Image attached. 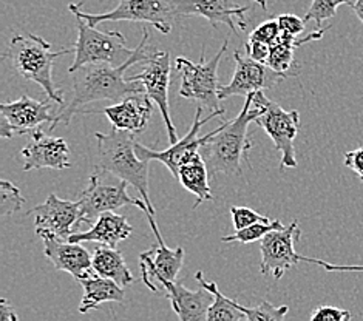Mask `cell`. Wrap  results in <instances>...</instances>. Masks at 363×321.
<instances>
[{
    "instance_id": "cell-7",
    "label": "cell",
    "mask_w": 363,
    "mask_h": 321,
    "mask_svg": "<svg viewBox=\"0 0 363 321\" xmlns=\"http://www.w3.org/2000/svg\"><path fill=\"white\" fill-rule=\"evenodd\" d=\"M252 106L260 111L255 119V124L260 125L266 135L271 137L275 150L281 153L280 169H296L297 156L294 141L298 135L300 128V113L297 110L286 111L279 103L267 99L263 90L250 93Z\"/></svg>"
},
{
    "instance_id": "cell-20",
    "label": "cell",
    "mask_w": 363,
    "mask_h": 321,
    "mask_svg": "<svg viewBox=\"0 0 363 321\" xmlns=\"http://www.w3.org/2000/svg\"><path fill=\"white\" fill-rule=\"evenodd\" d=\"M115 128L140 135L149 125L153 113V102L145 94H133L102 110Z\"/></svg>"
},
{
    "instance_id": "cell-27",
    "label": "cell",
    "mask_w": 363,
    "mask_h": 321,
    "mask_svg": "<svg viewBox=\"0 0 363 321\" xmlns=\"http://www.w3.org/2000/svg\"><path fill=\"white\" fill-rule=\"evenodd\" d=\"M286 229L280 220H271L269 223H255L249 227L243 230H235L233 235H226L223 237V242H241V244H249V242H255V241H262L267 233H271L274 230H283Z\"/></svg>"
},
{
    "instance_id": "cell-38",
    "label": "cell",
    "mask_w": 363,
    "mask_h": 321,
    "mask_svg": "<svg viewBox=\"0 0 363 321\" xmlns=\"http://www.w3.org/2000/svg\"><path fill=\"white\" fill-rule=\"evenodd\" d=\"M0 321H19L13 306L5 298L0 300Z\"/></svg>"
},
{
    "instance_id": "cell-9",
    "label": "cell",
    "mask_w": 363,
    "mask_h": 321,
    "mask_svg": "<svg viewBox=\"0 0 363 321\" xmlns=\"http://www.w3.org/2000/svg\"><path fill=\"white\" fill-rule=\"evenodd\" d=\"M127 186L128 182L121 179L116 184L104 182L101 170L94 169V171L89 178L87 187L82 190L79 199H77L81 204L84 223L94 224L101 213L113 212L125 205H135L140 210H143L145 216H153L150 213L149 205H147L143 199L132 198L127 193Z\"/></svg>"
},
{
    "instance_id": "cell-11",
    "label": "cell",
    "mask_w": 363,
    "mask_h": 321,
    "mask_svg": "<svg viewBox=\"0 0 363 321\" xmlns=\"http://www.w3.org/2000/svg\"><path fill=\"white\" fill-rule=\"evenodd\" d=\"M172 62L170 55L167 51L157 50L155 56L147 60L144 70L138 74L127 76L128 81L138 82L144 90V94L157 106L161 111L164 124L167 128L170 144H175L179 137L177 135V128L174 120L170 118V107H169V86L172 77Z\"/></svg>"
},
{
    "instance_id": "cell-23",
    "label": "cell",
    "mask_w": 363,
    "mask_h": 321,
    "mask_svg": "<svg viewBox=\"0 0 363 321\" xmlns=\"http://www.w3.org/2000/svg\"><path fill=\"white\" fill-rule=\"evenodd\" d=\"M79 283L84 289V297L79 305L81 314H89L104 303H123L125 298L124 289L116 281L101 276L96 272L85 276Z\"/></svg>"
},
{
    "instance_id": "cell-2",
    "label": "cell",
    "mask_w": 363,
    "mask_h": 321,
    "mask_svg": "<svg viewBox=\"0 0 363 321\" xmlns=\"http://www.w3.org/2000/svg\"><path fill=\"white\" fill-rule=\"evenodd\" d=\"M260 115L250 96L246 98L241 111L229 123L221 124L211 132L209 140L201 147V154L211 175H241L243 164L249 161L250 141L247 140V128L250 123Z\"/></svg>"
},
{
    "instance_id": "cell-39",
    "label": "cell",
    "mask_w": 363,
    "mask_h": 321,
    "mask_svg": "<svg viewBox=\"0 0 363 321\" xmlns=\"http://www.w3.org/2000/svg\"><path fill=\"white\" fill-rule=\"evenodd\" d=\"M352 10H354V13H356V16L359 17V21L363 25V0H356V2H354V5H352Z\"/></svg>"
},
{
    "instance_id": "cell-12",
    "label": "cell",
    "mask_w": 363,
    "mask_h": 321,
    "mask_svg": "<svg viewBox=\"0 0 363 321\" xmlns=\"http://www.w3.org/2000/svg\"><path fill=\"white\" fill-rule=\"evenodd\" d=\"M203 108L204 107L198 106L194 124L189 128V132L184 137H181V140H178L175 144H172L169 149L161 150V152L155 150V149H149V147L136 142L138 156H140V158L144 161H158V162L164 164V166L169 169L172 175L178 178V171H179V167L183 166V162L187 161L194 153L201 152V147L206 144L207 140H209L211 133L200 136V130L203 128V125L215 118L224 116V108H221L218 111H212L207 118H201Z\"/></svg>"
},
{
    "instance_id": "cell-16",
    "label": "cell",
    "mask_w": 363,
    "mask_h": 321,
    "mask_svg": "<svg viewBox=\"0 0 363 321\" xmlns=\"http://www.w3.org/2000/svg\"><path fill=\"white\" fill-rule=\"evenodd\" d=\"M183 247L170 249L164 241H158L157 246L140 255L143 281L152 292H164L169 283L178 281L177 276L183 267Z\"/></svg>"
},
{
    "instance_id": "cell-25",
    "label": "cell",
    "mask_w": 363,
    "mask_h": 321,
    "mask_svg": "<svg viewBox=\"0 0 363 321\" xmlns=\"http://www.w3.org/2000/svg\"><path fill=\"white\" fill-rule=\"evenodd\" d=\"M93 271L101 276L116 281L121 288L130 286L135 278L128 269L124 257L118 249L102 246L93 252Z\"/></svg>"
},
{
    "instance_id": "cell-19",
    "label": "cell",
    "mask_w": 363,
    "mask_h": 321,
    "mask_svg": "<svg viewBox=\"0 0 363 321\" xmlns=\"http://www.w3.org/2000/svg\"><path fill=\"white\" fill-rule=\"evenodd\" d=\"M44 254L57 271L70 274L77 281L93 274V255L81 246V242H72L55 237H42Z\"/></svg>"
},
{
    "instance_id": "cell-24",
    "label": "cell",
    "mask_w": 363,
    "mask_h": 321,
    "mask_svg": "<svg viewBox=\"0 0 363 321\" xmlns=\"http://www.w3.org/2000/svg\"><path fill=\"white\" fill-rule=\"evenodd\" d=\"M209 169L203 158L201 152H196L187 161L183 162L178 171V181L190 193H194L196 201L192 209H196L198 205L204 201H212L213 195L209 186Z\"/></svg>"
},
{
    "instance_id": "cell-10",
    "label": "cell",
    "mask_w": 363,
    "mask_h": 321,
    "mask_svg": "<svg viewBox=\"0 0 363 321\" xmlns=\"http://www.w3.org/2000/svg\"><path fill=\"white\" fill-rule=\"evenodd\" d=\"M55 101H38L23 94L13 102H5L0 106L2 124H0V136L5 140L16 136L31 135L40 128V125L55 123Z\"/></svg>"
},
{
    "instance_id": "cell-4",
    "label": "cell",
    "mask_w": 363,
    "mask_h": 321,
    "mask_svg": "<svg viewBox=\"0 0 363 321\" xmlns=\"http://www.w3.org/2000/svg\"><path fill=\"white\" fill-rule=\"evenodd\" d=\"M72 51L74 48L51 51V43L36 34H19L10 40L5 57L10 60L17 74L25 81L36 82L45 91L48 99L55 101L59 107H64V94L59 91L53 81V65L56 59Z\"/></svg>"
},
{
    "instance_id": "cell-8",
    "label": "cell",
    "mask_w": 363,
    "mask_h": 321,
    "mask_svg": "<svg viewBox=\"0 0 363 321\" xmlns=\"http://www.w3.org/2000/svg\"><path fill=\"white\" fill-rule=\"evenodd\" d=\"M228 47L229 40H224L217 55L209 60H204L203 53L198 64L184 57H178L175 60V68L181 77L179 96L196 101L201 107L209 108L211 111L221 110L218 96L221 86L218 82V65Z\"/></svg>"
},
{
    "instance_id": "cell-3",
    "label": "cell",
    "mask_w": 363,
    "mask_h": 321,
    "mask_svg": "<svg viewBox=\"0 0 363 321\" xmlns=\"http://www.w3.org/2000/svg\"><path fill=\"white\" fill-rule=\"evenodd\" d=\"M98 141V166L101 171H108L121 181L133 186L149 205L155 216V207L149 193V164L136 153V140L133 133L111 128L108 133H94Z\"/></svg>"
},
{
    "instance_id": "cell-37",
    "label": "cell",
    "mask_w": 363,
    "mask_h": 321,
    "mask_svg": "<svg viewBox=\"0 0 363 321\" xmlns=\"http://www.w3.org/2000/svg\"><path fill=\"white\" fill-rule=\"evenodd\" d=\"M303 261L306 263H313L317 266L325 267L328 272H363V266H337V264H330L325 263L322 259H315V258H306L303 257Z\"/></svg>"
},
{
    "instance_id": "cell-31",
    "label": "cell",
    "mask_w": 363,
    "mask_h": 321,
    "mask_svg": "<svg viewBox=\"0 0 363 321\" xmlns=\"http://www.w3.org/2000/svg\"><path fill=\"white\" fill-rule=\"evenodd\" d=\"M230 215H232L233 229L235 230H243L255 223H269L271 221L267 216H263L260 213H257L255 210L249 209V207H243V205H233L230 209Z\"/></svg>"
},
{
    "instance_id": "cell-14",
    "label": "cell",
    "mask_w": 363,
    "mask_h": 321,
    "mask_svg": "<svg viewBox=\"0 0 363 321\" xmlns=\"http://www.w3.org/2000/svg\"><path fill=\"white\" fill-rule=\"evenodd\" d=\"M233 59H235V73H233L232 81L228 85L220 86V101L229 99L232 96L247 98L250 93L272 89V86L279 85L289 77V74L275 72L271 67L257 62L249 56L245 57L240 50L233 51Z\"/></svg>"
},
{
    "instance_id": "cell-22",
    "label": "cell",
    "mask_w": 363,
    "mask_h": 321,
    "mask_svg": "<svg viewBox=\"0 0 363 321\" xmlns=\"http://www.w3.org/2000/svg\"><path fill=\"white\" fill-rule=\"evenodd\" d=\"M133 227L128 224L124 215H118L115 212H104L98 216L87 232H74L68 238L72 242H99L102 246H108L116 249L121 241L127 240L132 235Z\"/></svg>"
},
{
    "instance_id": "cell-13",
    "label": "cell",
    "mask_w": 363,
    "mask_h": 321,
    "mask_svg": "<svg viewBox=\"0 0 363 321\" xmlns=\"http://www.w3.org/2000/svg\"><path fill=\"white\" fill-rule=\"evenodd\" d=\"M27 215H34L36 235L68 240L84 223L79 201H67L51 193L45 203L34 207Z\"/></svg>"
},
{
    "instance_id": "cell-1",
    "label": "cell",
    "mask_w": 363,
    "mask_h": 321,
    "mask_svg": "<svg viewBox=\"0 0 363 321\" xmlns=\"http://www.w3.org/2000/svg\"><path fill=\"white\" fill-rule=\"evenodd\" d=\"M149 38V31L144 28L143 38L135 48L133 57L123 65L115 67L110 64H90L70 73L73 79V96L70 101L65 102L64 107H60L53 125L50 127V132H53L60 124H70L76 113H82L84 108L91 102L123 101L127 96H133V94H144L143 86L138 82L128 81L125 73L135 64L147 62L157 53L155 48L147 47Z\"/></svg>"
},
{
    "instance_id": "cell-26",
    "label": "cell",
    "mask_w": 363,
    "mask_h": 321,
    "mask_svg": "<svg viewBox=\"0 0 363 321\" xmlns=\"http://www.w3.org/2000/svg\"><path fill=\"white\" fill-rule=\"evenodd\" d=\"M195 278L203 288L211 291L213 295V303L209 308V312H207V321H241L246 318L245 312L238 308V303L226 297V295H223L217 283L207 281L203 272H196Z\"/></svg>"
},
{
    "instance_id": "cell-30",
    "label": "cell",
    "mask_w": 363,
    "mask_h": 321,
    "mask_svg": "<svg viewBox=\"0 0 363 321\" xmlns=\"http://www.w3.org/2000/svg\"><path fill=\"white\" fill-rule=\"evenodd\" d=\"M25 204V198L21 190L10 181H0V213L4 216L13 215L22 210Z\"/></svg>"
},
{
    "instance_id": "cell-33",
    "label": "cell",
    "mask_w": 363,
    "mask_h": 321,
    "mask_svg": "<svg viewBox=\"0 0 363 321\" xmlns=\"http://www.w3.org/2000/svg\"><path fill=\"white\" fill-rule=\"evenodd\" d=\"M277 22H279L281 33L289 34V36H294V38H297L298 34L303 33L305 25H306L305 19H300L298 16L289 14V13H284L277 17Z\"/></svg>"
},
{
    "instance_id": "cell-21",
    "label": "cell",
    "mask_w": 363,
    "mask_h": 321,
    "mask_svg": "<svg viewBox=\"0 0 363 321\" xmlns=\"http://www.w3.org/2000/svg\"><path fill=\"white\" fill-rule=\"evenodd\" d=\"M166 298L179 321H207V312L213 303V295L206 288L190 291L181 281L169 283L164 289Z\"/></svg>"
},
{
    "instance_id": "cell-15",
    "label": "cell",
    "mask_w": 363,
    "mask_h": 321,
    "mask_svg": "<svg viewBox=\"0 0 363 321\" xmlns=\"http://www.w3.org/2000/svg\"><path fill=\"white\" fill-rule=\"evenodd\" d=\"M300 229L297 220H294L286 229L274 230L262 240L260 272L272 275L279 281L289 269L301 261V255L296 252V242L300 240Z\"/></svg>"
},
{
    "instance_id": "cell-34",
    "label": "cell",
    "mask_w": 363,
    "mask_h": 321,
    "mask_svg": "<svg viewBox=\"0 0 363 321\" xmlns=\"http://www.w3.org/2000/svg\"><path fill=\"white\" fill-rule=\"evenodd\" d=\"M350 310L335 306H318L309 321H345L350 317Z\"/></svg>"
},
{
    "instance_id": "cell-6",
    "label": "cell",
    "mask_w": 363,
    "mask_h": 321,
    "mask_svg": "<svg viewBox=\"0 0 363 321\" xmlns=\"http://www.w3.org/2000/svg\"><path fill=\"white\" fill-rule=\"evenodd\" d=\"M74 16L77 27V39L73 45L74 62L68 68V73L90 64H110L119 67L130 60L135 50L125 47V38L119 31H99L90 27L82 17Z\"/></svg>"
},
{
    "instance_id": "cell-29",
    "label": "cell",
    "mask_w": 363,
    "mask_h": 321,
    "mask_svg": "<svg viewBox=\"0 0 363 321\" xmlns=\"http://www.w3.org/2000/svg\"><path fill=\"white\" fill-rule=\"evenodd\" d=\"M238 308L245 312L247 321H284V317H286L289 310L286 305L275 308L267 301H262L255 308L241 306L238 303Z\"/></svg>"
},
{
    "instance_id": "cell-35",
    "label": "cell",
    "mask_w": 363,
    "mask_h": 321,
    "mask_svg": "<svg viewBox=\"0 0 363 321\" xmlns=\"http://www.w3.org/2000/svg\"><path fill=\"white\" fill-rule=\"evenodd\" d=\"M246 48H247V56L250 59L257 60V62L266 64L267 59H269V55H271V45H269V43L247 39Z\"/></svg>"
},
{
    "instance_id": "cell-36",
    "label": "cell",
    "mask_w": 363,
    "mask_h": 321,
    "mask_svg": "<svg viewBox=\"0 0 363 321\" xmlns=\"http://www.w3.org/2000/svg\"><path fill=\"white\" fill-rule=\"evenodd\" d=\"M345 166L351 169L363 181V147L345 153Z\"/></svg>"
},
{
    "instance_id": "cell-18",
    "label": "cell",
    "mask_w": 363,
    "mask_h": 321,
    "mask_svg": "<svg viewBox=\"0 0 363 321\" xmlns=\"http://www.w3.org/2000/svg\"><path fill=\"white\" fill-rule=\"evenodd\" d=\"M247 6H240L235 0H178L179 16H200L213 28L218 25H228L235 31L237 27L246 30L245 14Z\"/></svg>"
},
{
    "instance_id": "cell-17",
    "label": "cell",
    "mask_w": 363,
    "mask_h": 321,
    "mask_svg": "<svg viewBox=\"0 0 363 321\" xmlns=\"http://www.w3.org/2000/svg\"><path fill=\"white\" fill-rule=\"evenodd\" d=\"M23 171L53 169L67 170L72 167L70 147L62 137L48 136L42 130H36L30 136V141L23 147L22 152Z\"/></svg>"
},
{
    "instance_id": "cell-5",
    "label": "cell",
    "mask_w": 363,
    "mask_h": 321,
    "mask_svg": "<svg viewBox=\"0 0 363 321\" xmlns=\"http://www.w3.org/2000/svg\"><path fill=\"white\" fill-rule=\"evenodd\" d=\"M82 4H70L68 10L82 17L90 27H96L102 22H144L150 23L162 34H169L174 23L179 19L178 0H119L115 10L107 13H85L81 10Z\"/></svg>"
},
{
    "instance_id": "cell-40",
    "label": "cell",
    "mask_w": 363,
    "mask_h": 321,
    "mask_svg": "<svg viewBox=\"0 0 363 321\" xmlns=\"http://www.w3.org/2000/svg\"><path fill=\"white\" fill-rule=\"evenodd\" d=\"M345 321H351V315H350L347 320H345Z\"/></svg>"
},
{
    "instance_id": "cell-32",
    "label": "cell",
    "mask_w": 363,
    "mask_h": 321,
    "mask_svg": "<svg viewBox=\"0 0 363 321\" xmlns=\"http://www.w3.org/2000/svg\"><path fill=\"white\" fill-rule=\"evenodd\" d=\"M281 34L280 27H279V22L277 19H269L263 23L258 25L257 28L252 30V33L249 34V39L250 40H258V42H264V43H272L279 39V36Z\"/></svg>"
},
{
    "instance_id": "cell-28",
    "label": "cell",
    "mask_w": 363,
    "mask_h": 321,
    "mask_svg": "<svg viewBox=\"0 0 363 321\" xmlns=\"http://www.w3.org/2000/svg\"><path fill=\"white\" fill-rule=\"evenodd\" d=\"M356 0H313L309 10L305 16V21H314L317 27H322V23L335 16L337 8L340 5L352 6Z\"/></svg>"
}]
</instances>
